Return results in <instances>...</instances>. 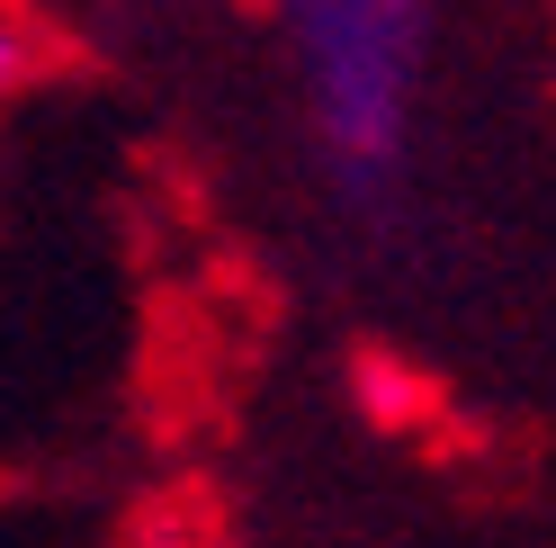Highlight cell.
<instances>
[{
  "mask_svg": "<svg viewBox=\"0 0 556 548\" xmlns=\"http://www.w3.org/2000/svg\"><path fill=\"white\" fill-rule=\"evenodd\" d=\"M305 63H315V117L341 189H387L413 145V54H422V0H288Z\"/></svg>",
  "mask_w": 556,
  "mask_h": 548,
  "instance_id": "6da1fadb",
  "label": "cell"
},
{
  "mask_svg": "<svg viewBox=\"0 0 556 548\" xmlns=\"http://www.w3.org/2000/svg\"><path fill=\"white\" fill-rule=\"evenodd\" d=\"M18 82H27V37H18L10 18H0V99H10Z\"/></svg>",
  "mask_w": 556,
  "mask_h": 548,
  "instance_id": "7a4b0ae2",
  "label": "cell"
}]
</instances>
